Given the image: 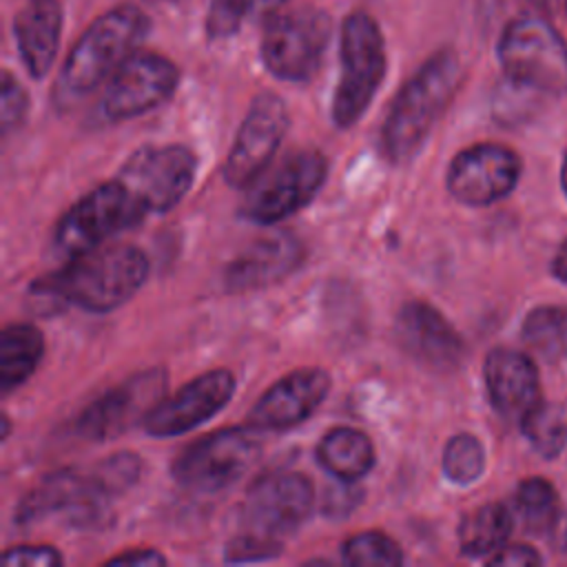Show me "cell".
I'll return each mask as SVG.
<instances>
[{
    "label": "cell",
    "instance_id": "ba28073f",
    "mask_svg": "<svg viewBox=\"0 0 567 567\" xmlns=\"http://www.w3.org/2000/svg\"><path fill=\"white\" fill-rule=\"evenodd\" d=\"M146 215L144 204L115 177L97 184L66 208L53 228V241L60 252L73 257L137 226Z\"/></svg>",
    "mask_w": 567,
    "mask_h": 567
},
{
    "label": "cell",
    "instance_id": "5b68a950",
    "mask_svg": "<svg viewBox=\"0 0 567 567\" xmlns=\"http://www.w3.org/2000/svg\"><path fill=\"white\" fill-rule=\"evenodd\" d=\"M341 73L332 95V124L354 126L374 100L385 78V42L372 16L352 11L341 22L339 35Z\"/></svg>",
    "mask_w": 567,
    "mask_h": 567
},
{
    "label": "cell",
    "instance_id": "4316f807",
    "mask_svg": "<svg viewBox=\"0 0 567 567\" xmlns=\"http://www.w3.org/2000/svg\"><path fill=\"white\" fill-rule=\"evenodd\" d=\"M520 427L532 447L551 458L567 445V401H538L523 419Z\"/></svg>",
    "mask_w": 567,
    "mask_h": 567
},
{
    "label": "cell",
    "instance_id": "7a4b0ae2",
    "mask_svg": "<svg viewBox=\"0 0 567 567\" xmlns=\"http://www.w3.org/2000/svg\"><path fill=\"white\" fill-rule=\"evenodd\" d=\"M461 84V60L454 49L434 51L399 89L381 126V151L388 162H410L445 113Z\"/></svg>",
    "mask_w": 567,
    "mask_h": 567
},
{
    "label": "cell",
    "instance_id": "e575fe53",
    "mask_svg": "<svg viewBox=\"0 0 567 567\" xmlns=\"http://www.w3.org/2000/svg\"><path fill=\"white\" fill-rule=\"evenodd\" d=\"M487 565H503V567H532L540 565L543 558L536 549L527 545H503L496 554L485 558Z\"/></svg>",
    "mask_w": 567,
    "mask_h": 567
},
{
    "label": "cell",
    "instance_id": "d6986e66",
    "mask_svg": "<svg viewBox=\"0 0 567 567\" xmlns=\"http://www.w3.org/2000/svg\"><path fill=\"white\" fill-rule=\"evenodd\" d=\"M330 374L321 368H301L272 383L252 405L248 425L259 432L292 430L310 419L330 392Z\"/></svg>",
    "mask_w": 567,
    "mask_h": 567
},
{
    "label": "cell",
    "instance_id": "3957f363",
    "mask_svg": "<svg viewBox=\"0 0 567 567\" xmlns=\"http://www.w3.org/2000/svg\"><path fill=\"white\" fill-rule=\"evenodd\" d=\"M148 27L146 13L137 7H115L97 16L75 40L62 64L55 84L58 104L69 106L109 82L137 51Z\"/></svg>",
    "mask_w": 567,
    "mask_h": 567
},
{
    "label": "cell",
    "instance_id": "44dd1931",
    "mask_svg": "<svg viewBox=\"0 0 567 567\" xmlns=\"http://www.w3.org/2000/svg\"><path fill=\"white\" fill-rule=\"evenodd\" d=\"M483 377L492 408L505 419L520 421L540 401L538 370L518 350L494 348L485 357Z\"/></svg>",
    "mask_w": 567,
    "mask_h": 567
},
{
    "label": "cell",
    "instance_id": "f546056e",
    "mask_svg": "<svg viewBox=\"0 0 567 567\" xmlns=\"http://www.w3.org/2000/svg\"><path fill=\"white\" fill-rule=\"evenodd\" d=\"M341 560L352 567H396L403 549L383 532H361L341 545Z\"/></svg>",
    "mask_w": 567,
    "mask_h": 567
},
{
    "label": "cell",
    "instance_id": "7402d4cb",
    "mask_svg": "<svg viewBox=\"0 0 567 567\" xmlns=\"http://www.w3.org/2000/svg\"><path fill=\"white\" fill-rule=\"evenodd\" d=\"M62 33V7L58 0H27L13 18L18 53L31 78L42 80L55 60Z\"/></svg>",
    "mask_w": 567,
    "mask_h": 567
},
{
    "label": "cell",
    "instance_id": "d4e9b609",
    "mask_svg": "<svg viewBox=\"0 0 567 567\" xmlns=\"http://www.w3.org/2000/svg\"><path fill=\"white\" fill-rule=\"evenodd\" d=\"M512 527L514 514L503 503H485L472 509L458 525L461 554L470 558H489L507 545Z\"/></svg>",
    "mask_w": 567,
    "mask_h": 567
},
{
    "label": "cell",
    "instance_id": "ac0fdd59",
    "mask_svg": "<svg viewBox=\"0 0 567 567\" xmlns=\"http://www.w3.org/2000/svg\"><path fill=\"white\" fill-rule=\"evenodd\" d=\"M394 334L408 357L436 372L454 370L465 352L456 328L427 301H405L396 312Z\"/></svg>",
    "mask_w": 567,
    "mask_h": 567
},
{
    "label": "cell",
    "instance_id": "d6a6232c",
    "mask_svg": "<svg viewBox=\"0 0 567 567\" xmlns=\"http://www.w3.org/2000/svg\"><path fill=\"white\" fill-rule=\"evenodd\" d=\"M29 113V95L24 86L13 78L11 71H2L0 82V122H2V135L9 137L13 131H18Z\"/></svg>",
    "mask_w": 567,
    "mask_h": 567
},
{
    "label": "cell",
    "instance_id": "e0dca14e",
    "mask_svg": "<svg viewBox=\"0 0 567 567\" xmlns=\"http://www.w3.org/2000/svg\"><path fill=\"white\" fill-rule=\"evenodd\" d=\"M235 374L230 370H208L177 392L164 396L144 419L142 427L155 439L182 436L219 414L235 396Z\"/></svg>",
    "mask_w": 567,
    "mask_h": 567
},
{
    "label": "cell",
    "instance_id": "4fadbf2b",
    "mask_svg": "<svg viewBox=\"0 0 567 567\" xmlns=\"http://www.w3.org/2000/svg\"><path fill=\"white\" fill-rule=\"evenodd\" d=\"M288 124L286 102L275 93H259L235 133L221 168L224 182L233 188H248L270 166Z\"/></svg>",
    "mask_w": 567,
    "mask_h": 567
},
{
    "label": "cell",
    "instance_id": "603a6c76",
    "mask_svg": "<svg viewBox=\"0 0 567 567\" xmlns=\"http://www.w3.org/2000/svg\"><path fill=\"white\" fill-rule=\"evenodd\" d=\"M317 461L332 478L357 483L374 467L377 452L365 432L339 425L328 430L317 443Z\"/></svg>",
    "mask_w": 567,
    "mask_h": 567
},
{
    "label": "cell",
    "instance_id": "8992f818",
    "mask_svg": "<svg viewBox=\"0 0 567 567\" xmlns=\"http://www.w3.org/2000/svg\"><path fill=\"white\" fill-rule=\"evenodd\" d=\"M496 53L507 82L545 95L567 93V44L540 16L512 20Z\"/></svg>",
    "mask_w": 567,
    "mask_h": 567
},
{
    "label": "cell",
    "instance_id": "30bf717a",
    "mask_svg": "<svg viewBox=\"0 0 567 567\" xmlns=\"http://www.w3.org/2000/svg\"><path fill=\"white\" fill-rule=\"evenodd\" d=\"M261 439L252 425L226 427L184 447L171 465L173 478L199 494H215L237 483L259 458Z\"/></svg>",
    "mask_w": 567,
    "mask_h": 567
},
{
    "label": "cell",
    "instance_id": "484cf974",
    "mask_svg": "<svg viewBox=\"0 0 567 567\" xmlns=\"http://www.w3.org/2000/svg\"><path fill=\"white\" fill-rule=\"evenodd\" d=\"M514 518L527 534H547L560 518L558 494L545 478H527L516 487L514 494Z\"/></svg>",
    "mask_w": 567,
    "mask_h": 567
},
{
    "label": "cell",
    "instance_id": "6da1fadb",
    "mask_svg": "<svg viewBox=\"0 0 567 567\" xmlns=\"http://www.w3.org/2000/svg\"><path fill=\"white\" fill-rule=\"evenodd\" d=\"M148 257L133 244L95 246L73 255L66 266L33 281L31 292L51 303H71L104 315L124 306L148 277Z\"/></svg>",
    "mask_w": 567,
    "mask_h": 567
},
{
    "label": "cell",
    "instance_id": "4dcf8cb0",
    "mask_svg": "<svg viewBox=\"0 0 567 567\" xmlns=\"http://www.w3.org/2000/svg\"><path fill=\"white\" fill-rule=\"evenodd\" d=\"M443 474L456 485H470L485 472V450L483 443L467 432L454 434L443 450L441 461Z\"/></svg>",
    "mask_w": 567,
    "mask_h": 567
},
{
    "label": "cell",
    "instance_id": "cb8c5ba5",
    "mask_svg": "<svg viewBox=\"0 0 567 567\" xmlns=\"http://www.w3.org/2000/svg\"><path fill=\"white\" fill-rule=\"evenodd\" d=\"M44 357V337L33 323H9L0 332V390L20 388Z\"/></svg>",
    "mask_w": 567,
    "mask_h": 567
},
{
    "label": "cell",
    "instance_id": "9a60e30c",
    "mask_svg": "<svg viewBox=\"0 0 567 567\" xmlns=\"http://www.w3.org/2000/svg\"><path fill=\"white\" fill-rule=\"evenodd\" d=\"M179 84L177 66L153 51H135L106 82L100 109L109 122L140 117L164 104Z\"/></svg>",
    "mask_w": 567,
    "mask_h": 567
},
{
    "label": "cell",
    "instance_id": "8d00e7d4",
    "mask_svg": "<svg viewBox=\"0 0 567 567\" xmlns=\"http://www.w3.org/2000/svg\"><path fill=\"white\" fill-rule=\"evenodd\" d=\"M106 563L120 565V567H159V565H166V558L157 549H128L124 554L109 558Z\"/></svg>",
    "mask_w": 567,
    "mask_h": 567
},
{
    "label": "cell",
    "instance_id": "836d02e7",
    "mask_svg": "<svg viewBox=\"0 0 567 567\" xmlns=\"http://www.w3.org/2000/svg\"><path fill=\"white\" fill-rule=\"evenodd\" d=\"M2 567H60L62 554L51 545H16L0 556Z\"/></svg>",
    "mask_w": 567,
    "mask_h": 567
},
{
    "label": "cell",
    "instance_id": "8fae6325",
    "mask_svg": "<svg viewBox=\"0 0 567 567\" xmlns=\"http://www.w3.org/2000/svg\"><path fill=\"white\" fill-rule=\"evenodd\" d=\"M166 396V372L142 370L91 401L73 421V432L91 443L117 439L142 425L151 410Z\"/></svg>",
    "mask_w": 567,
    "mask_h": 567
},
{
    "label": "cell",
    "instance_id": "ffe728a7",
    "mask_svg": "<svg viewBox=\"0 0 567 567\" xmlns=\"http://www.w3.org/2000/svg\"><path fill=\"white\" fill-rule=\"evenodd\" d=\"M303 244L288 230H275L252 241L226 264L221 284L228 292L259 290L290 277L303 261Z\"/></svg>",
    "mask_w": 567,
    "mask_h": 567
},
{
    "label": "cell",
    "instance_id": "7c38bea8",
    "mask_svg": "<svg viewBox=\"0 0 567 567\" xmlns=\"http://www.w3.org/2000/svg\"><path fill=\"white\" fill-rule=\"evenodd\" d=\"M197 155L184 144L142 146L128 155L117 177L133 190L148 213L164 215L190 190Z\"/></svg>",
    "mask_w": 567,
    "mask_h": 567
},
{
    "label": "cell",
    "instance_id": "52a82bcc",
    "mask_svg": "<svg viewBox=\"0 0 567 567\" xmlns=\"http://www.w3.org/2000/svg\"><path fill=\"white\" fill-rule=\"evenodd\" d=\"M326 177L328 159L321 151H292L246 188L239 213L250 224L275 226L308 206L323 188Z\"/></svg>",
    "mask_w": 567,
    "mask_h": 567
},
{
    "label": "cell",
    "instance_id": "9c48e42d",
    "mask_svg": "<svg viewBox=\"0 0 567 567\" xmlns=\"http://www.w3.org/2000/svg\"><path fill=\"white\" fill-rule=\"evenodd\" d=\"M332 38V20L319 9L275 11L261 33V62L286 82H308L321 66Z\"/></svg>",
    "mask_w": 567,
    "mask_h": 567
},
{
    "label": "cell",
    "instance_id": "7bdbcfd3",
    "mask_svg": "<svg viewBox=\"0 0 567 567\" xmlns=\"http://www.w3.org/2000/svg\"><path fill=\"white\" fill-rule=\"evenodd\" d=\"M148 2H177V0H148Z\"/></svg>",
    "mask_w": 567,
    "mask_h": 567
},
{
    "label": "cell",
    "instance_id": "2e32d148",
    "mask_svg": "<svg viewBox=\"0 0 567 567\" xmlns=\"http://www.w3.org/2000/svg\"><path fill=\"white\" fill-rule=\"evenodd\" d=\"M520 177L518 155L501 144H474L454 155L447 168V193L465 206H489L507 197Z\"/></svg>",
    "mask_w": 567,
    "mask_h": 567
},
{
    "label": "cell",
    "instance_id": "60d3db41",
    "mask_svg": "<svg viewBox=\"0 0 567 567\" xmlns=\"http://www.w3.org/2000/svg\"><path fill=\"white\" fill-rule=\"evenodd\" d=\"M9 430H11V423H9V419L4 416L2 419V439H7V434H9Z\"/></svg>",
    "mask_w": 567,
    "mask_h": 567
},
{
    "label": "cell",
    "instance_id": "1f68e13d",
    "mask_svg": "<svg viewBox=\"0 0 567 567\" xmlns=\"http://www.w3.org/2000/svg\"><path fill=\"white\" fill-rule=\"evenodd\" d=\"M281 551H284V543L279 538L244 529V534H239L226 543L224 560L233 563V565L264 563V560L277 558Z\"/></svg>",
    "mask_w": 567,
    "mask_h": 567
},
{
    "label": "cell",
    "instance_id": "d590c367",
    "mask_svg": "<svg viewBox=\"0 0 567 567\" xmlns=\"http://www.w3.org/2000/svg\"><path fill=\"white\" fill-rule=\"evenodd\" d=\"M341 487L339 489H328L323 496V512L328 516H346L352 507H357L361 492L354 489V483H343L339 481Z\"/></svg>",
    "mask_w": 567,
    "mask_h": 567
},
{
    "label": "cell",
    "instance_id": "f1b7e54d",
    "mask_svg": "<svg viewBox=\"0 0 567 567\" xmlns=\"http://www.w3.org/2000/svg\"><path fill=\"white\" fill-rule=\"evenodd\" d=\"M286 0H210L206 33L210 40L235 35L246 20L272 16Z\"/></svg>",
    "mask_w": 567,
    "mask_h": 567
},
{
    "label": "cell",
    "instance_id": "b9f144b4",
    "mask_svg": "<svg viewBox=\"0 0 567 567\" xmlns=\"http://www.w3.org/2000/svg\"><path fill=\"white\" fill-rule=\"evenodd\" d=\"M563 188H565V193H567V157H565V164H563Z\"/></svg>",
    "mask_w": 567,
    "mask_h": 567
},
{
    "label": "cell",
    "instance_id": "277c9868",
    "mask_svg": "<svg viewBox=\"0 0 567 567\" xmlns=\"http://www.w3.org/2000/svg\"><path fill=\"white\" fill-rule=\"evenodd\" d=\"M131 487L126 465L106 456L91 467H62L44 476L16 507V523H33L64 514L73 523H91L106 503Z\"/></svg>",
    "mask_w": 567,
    "mask_h": 567
},
{
    "label": "cell",
    "instance_id": "f35d334b",
    "mask_svg": "<svg viewBox=\"0 0 567 567\" xmlns=\"http://www.w3.org/2000/svg\"><path fill=\"white\" fill-rule=\"evenodd\" d=\"M554 272L558 279H563L567 284V241L560 246V250L554 259Z\"/></svg>",
    "mask_w": 567,
    "mask_h": 567
},
{
    "label": "cell",
    "instance_id": "ab89813d",
    "mask_svg": "<svg viewBox=\"0 0 567 567\" xmlns=\"http://www.w3.org/2000/svg\"><path fill=\"white\" fill-rule=\"evenodd\" d=\"M538 13H545V16H549L556 7H558V0H527Z\"/></svg>",
    "mask_w": 567,
    "mask_h": 567
},
{
    "label": "cell",
    "instance_id": "5bb4252c",
    "mask_svg": "<svg viewBox=\"0 0 567 567\" xmlns=\"http://www.w3.org/2000/svg\"><path fill=\"white\" fill-rule=\"evenodd\" d=\"M315 498V485L306 474L292 470L266 474L248 487L241 509L244 527L281 540L310 518Z\"/></svg>",
    "mask_w": 567,
    "mask_h": 567
},
{
    "label": "cell",
    "instance_id": "74e56055",
    "mask_svg": "<svg viewBox=\"0 0 567 567\" xmlns=\"http://www.w3.org/2000/svg\"><path fill=\"white\" fill-rule=\"evenodd\" d=\"M551 540L556 547H560L563 551H567V514H560L558 523L554 525V529L549 532Z\"/></svg>",
    "mask_w": 567,
    "mask_h": 567
},
{
    "label": "cell",
    "instance_id": "83f0119b",
    "mask_svg": "<svg viewBox=\"0 0 567 567\" xmlns=\"http://www.w3.org/2000/svg\"><path fill=\"white\" fill-rule=\"evenodd\" d=\"M523 341L543 359L567 354V308L538 306L523 321Z\"/></svg>",
    "mask_w": 567,
    "mask_h": 567
}]
</instances>
